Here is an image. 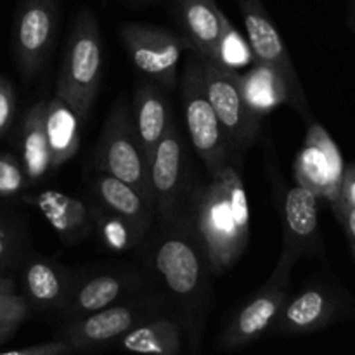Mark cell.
Instances as JSON below:
<instances>
[{"instance_id":"obj_1","label":"cell","mask_w":355,"mask_h":355,"mask_svg":"<svg viewBox=\"0 0 355 355\" xmlns=\"http://www.w3.org/2000/svg\"><path fill=\"white\" fill-rule=\"evenodd\" d=\"M139 248L144 270L172 302L193 355H198L214 305L215 274L189 210L175 220H155Z\"/></svg>"},{"instance_id":"obj_2","label":"cell","mask_w":355,"mask_h":355,"mask_svg":"<svg viewBox=\"0 0 355 355\" xmlns=\"http://www.w3.org/2000/svg\"><path fill=\"white\" fill-rule=\"evenodd\" d=\"M189 215L207 250L215 276L227 272L246 252L250 241V205L239 166L200 179L189 203Z\"/></svg>"},{"instance_id":"obj_3","label":"cell","mask_w":355,"mask_h":355,"mask_svg":"<svg viewBox=\"0 0 355 355\" xmlns=\"http://www.w3.org/2000/svg\"><path fill=\"white\" fill-rule=\"evenodd\" d=\"M163 314H175V311L168 297L156 288L85 318L64 322L55 338L68 343L76 355L103 352L114 349V345L139 324Z\"/></svg>"},{"instance_id":"obj_4","label":"cell","mask_w":355,"mask_h":355,"mask_svg":"<svg viewBox=\"0 0 355 355\" xmlns=\"http://www.w3.org/2000/svg\"><path fill=\"white\" fill-rule=\"evenodd\" d=\"M103 40L99 23L90 9H82L73 21L62 52L55 96L69 104L82 123L96 103L103 80Z\"/></svg>"},{"instance_id":"obj_5","label":"cell","mask_w":355,"mask_h":355,"mask_svg":"<svg viewBox=\"0 0 355 355\" xmlns=\"http://www.w3.org/2000/svg\"><path fill=\"white\" fill-rule=\"evenodd\" d=\"M198 182L200 177L191 156L189 139L173 120L149 156V193L155 220H175L187 214Z\"/></svg>"},{"instance_id":"obj_6","label":"cell","mask_w":355,"mask_h":355,"mask_svg":"<svg viewBox=\"0 0 355 355\" xmlns=\"http://www.w3.org/2000/svg\"><path fill=\"white\" fill-rule=\"evenodd\" d=\"M179 87L184 104L187 139L205 165L207 175H214L225 165L234 163V158L224 128L205 92L203 58L196 52H189Z\"/></svg>"},{"instance_id":"obj_7","label":"cell","mask_w":355,"mask_h":355,"mask_svg":"<svg viewBox=\"0 0 355 355\" xmlns=\"http://www.w3.org/2000/svg\"><path fill=\"white\" fill-rule=\"evenodd\" d=\"M293 267V260L284 255L279 257L269 279L229 315L220 336L217 338L218 350L236 352L255 343L262 336L270 335L281 309L290 298Z\"/></svg>"},{"instance_id":"obj_8","label":"cell","mask_w":355,"mask_h":355,"mask_svg":"<svg viewBox=\"0 0 355 355\" xmlns=\"http://www.w3.org/2000/svg\"><path fill=\"white\" fill-rule=\"evenodd\" d=\"M94 172L107 173L130 184L151 200L149 158L135 134L128 101L120 97L111 107L92 155ZM153 203V201H151Z\"/></svg>"},{"instance_id":"obj_9","label":"cell","mask_w":355,"mask_h":355,"mask_svg":"<svg viewBox=\"0 0 355 355\" xmlns=\"http://www.w3.org/2000/svg\"><path fill=\"white\" fill-rule=\"evenodd\" d=\"M239 76L234 69L203 58L205 92L224 128L236 166H241L243 156L260 134V118L246 103Z\"/></svg>"},{"instance_id":"obj_10","label":"cell","mask_w":355,"mask_h":355,"mask_svg":"<svg viewBox=\"0 0 355 355\" xmlns=\"http://www.w3.org/2000/svg\"><path fill=\"white\" fill-rule=\"evenodd\" d=\"M120 38L142 78L168 90L175 89L180 58L191 52V44L182 35L153 24L127 23L120 28Z\"/></svg>"},{"instance_id":"obj_11","label":"cell","mask_w":355,"mask_h":355,"mask_svg":"<svg viewBox=\"0 0 355 355\" xmlns=\"http://www.w3.org/2000/svg\"><path fill=\"white\" fill-rule=\"evenodd\" d=\"M238 6L246 28V40L252 49L255 62L272 69L283 80L290 94V106L304 116H309L304 87L298 78L290 52L276 24L263 7L262 0H238Z\"/></svg>"},{"instance_id":"obj_12","label":"cell","mask_w":355,"mask_h":355,"mask_svg":"<svg viewBox=\"0 0 355 355\" xmlns=\"http://www.w3.org/2000/svg\"><path fill=\"white\" fill-rule=\"evenodd\" d=\"M151 290H156V284L144 269L76 274L71 297L58 315L64 324Z\"/></svg>"},{"instance_id":"obj_13","label":"cell","mask_w":355,"mask_h":355,"mask_svg":"<svg viewBox=\"0 0 355 355\" xmlns=\"http://www.w3.org/2000/svg\"><path fill=\"white\" fill-rule=\"evenodd\" d=\"M58 0H21L14 19V58L17 69L31 82L44 69L58 30Z\"/></svg>"},{"instance_id":"obj_14","label":"cell","mask_w":355,"mask_h":355,"mask_svg":"<svg viewBox=\"0 0 355 355\" xmlns=\"http://www.w3.org/2000/svg\"><path fill=\"white\" fill-rule=\"evenodd\" d=\"M283 218V252L295 263L305 255L321 250L319 229V196L307 186L298 182L284 193L281 201Z\"/></svg>"},{"instance_id":"obj_15","label":"cell","mask_w":355,"mask_h":355,"mask_svg":"<svg viewBox=\"0 0 355 355\" xmlns=\"http://www.w3.org/2000/svg\"><path fill=\"white\" fill-rule=\"evenodd\" d=\"M345 309L338 291L328 286H309L286 300L270 335L297 336L319 331L333 324Z\"/></svg>"},{"instance_id":"obj_16","label":"cell","mask_w":355,"mask_h":355,"mask_svg":"<svg viewBox=\"0 0 355 355\" xmlns=\"http://www.w3.org/2000/svg\"><path fill=\"white\" fill-rule=\"evenodd\" d=\"M76 272L55 260L35 255L21 267L23 297L31 311L61 312L75 288Z\"/></svg>"},{"instance_id":"obj_17","label":"cell","mask_w":355,"mask_h":355,"mask_svg":"<svg viewBox=\"0 0 355 355\" xmlns=\"http://www.w3.org/2000/svg\"><path fill=\"white\" fill-rule=\"evenodd\" d=\"M343 172L345 166L336 144L324 128L312 125L305 151L298 162V182L314 191L319 198H326L331 205L340 198Z\"/></svg>"},{"instance_id":"obj_18","label":"cell","mask_w":355,"mask_h":355,"mask_svg":"<svg viewBox=\"0 0 355 355\" xmlns=\"http://www.w3.org/2000/svg\"><path fill=\"white\" fill-rule=\"evenodd\" d=\"M23 200L33 205L47 218L62 245L73 246L94 232L89 201L68 196L61 191L24 194Z\"/></svg>"},{"instance_id":"obj_19","label":"cell","mask_w":355,"mask_h":355,"mask_svg":"<svg viewBox=\"0 0 355 355\" xmlns=\"http://www.w3.org/2000/svg\"><path fill=\"white\" fill-rule=\"evenodd\" d=\"M130 110L135 134L141 142L142 151L149 158L156 144L162 141L172 121L175 120L166 89L153 80H139L137 85L134 87Z\"/></svg>"},{"instance_id":"obj_20","label":"cell","mask_w":355,"mask_h":355,"mask_svg":"<svg viewBox=\"0 0 355 355\" xmlns=\"http://www.w3.org/2000/svg\"><path fill=\"white\" fill-rule=\"evenodd\" d=\"M87 186L90 200L113 214L128 218L146 232L155 224L156 215L151 200L130 184L107 173L94 172L87 179Z\"/></svg>"},{"instance_id":"obj_21","label":"cell","mask_w":355,"mask_h":355,"mask_svg":"<svg viewBox=\"0 0 355 355\" xmlns=\"http://www.w3.org/2000/svg\"><path fill=\"white\" fill-rule=\"evenodd\" d=\"M175 16L191 52L205 59L214 58L224 17L215 0H175Z\"/></svg>"},{"instance_id":"obj_22","label":"cell","mask_w":355,"mask_h":355,"mask_svg":"<svg viewBox=\"0 0 355 355\" xmlns=\"http://www.w3.org/2000/svg\"><path fill=\"white\" fill-rule=\"evenodd\" d=\"M184 328L175 314H163L142 322L123 336L114 349L139 355H179Z\"/></svg>"},{"instance_id":"obj_23","label":"cell","mask_w":355,"mask_h":355,"mask_svg":"<svg viewBox=\"0 0 355 355\" xmlns=\"http://www.w3.org/2000/svg\"><path fill=\"white\" fill-rule=\"evenodd\" d=\"M47 101H38L28 110L19 132L21 163L30 186L42 182L52 168L47 134H45Z\"/></svg>"},{"instance_id":"obj_24","label":"cell","mask_w":355,"mask_h":355,"mask_svg":"<svg viewBox=\"0 0 355 355\" xmlns=\"http://www.w3.org/2000/svg\"><path fill=\"white\" fill-rule=\"evenodd\" d=\"M82 120L71 106L55 96L47 101L45 111V134L51 151L52 168H59L76 155L80 148Z\"/></svg>"},{"instance_id":"obj_25","label":"cell","mask_w":355,"mask_h":355,"mask_svg":"<svg viewBox=\"0 0 355 355\" xmlns=\"http://www.w3.org/2000/svg\"><path fill=\"white\" fill-rule=\"evenodd\" d=\"M245 99L259 118L276 110L279 104H290V94L283 80L262 64H257L246 75L239 76Z\"/></svg>"},{"instance_id":"obj_26","label":"cell","mask_w":355,"mask_h":355,"mask_svg":"<svg viewBox=\"0 0 355 355\" xmlns=\"http://www.w3.org/2000/svg\"><path fill=\"white\" fill-rule=\"evenodd\" d=\"M90 214H92L94 232L101 239L103 246L110 252L125 253L130 250L139 248L142 239L148 232L130 222L121 215L113 214L104 207L97 205L96 201L89 200Z\"/></svg>"},{"instance_id":"obj_27","label":"cell","mask_w":355,"mask_h":355,"mask_svg":"<svg viewBox=\"0 0 355 355\" xmlns=\"http://www.w3.org/2000/svg\"><path fill=\"white\" fill-rule=\"evenodd\" d=\"M211 61H217L224 68L234 69V71H238L239 68H245V66L252 64L255 61L248 40L232 26L231 21L227 19L225 14L222 17V31L217 45H215Z\"/></svg>"},{"instance_id":"obj_28","label":"cell","mask_w":355,"mask_h":355,"mask_svg":"<svg viewBox=\"0 0 355 355\" xmlns=\"http://www.w3.org/2000/svg\"><path fill=\"white\" fill-rule=\"evenodd\" d=\"M31 309L23 295L0 293V345L30 318Z\"/></svg>"},{"instance_id":"obj_29","label":"cell","mask_w":355,"mask_h":355,"mask_svg":"<svg viewBox=\"0 0 355 355\" xmlns=\"http://www.w3.org/2000/svg\"><path fill=\"white\" fill-rule=\"evenodd\" d=\"M26 172L21 159L12 155H0V198H14L28 189Z\"/></svg>"},{"instance_id":"obj_30","label":"cell","mask_w":355,"mask_h":355,"mask_svg":"<svg viewBox=\"0 0 355 355\" xmlns=\"http://www.w3.org/2000/svg\"><path fill=\"white\" fill-rule=\"evenodd\" d=\"M23 255V243L19 234L9 225L0 224V270L10 269Z\"/></svg>"},{"instance_id":"obj_31","label":"cell","mask_w":355,"mask_h":355,"mask_svg":"<svg viewBox=\"0 0 355 355\" xmlns=\"http://www.w3.org/2000/svg\"><path fill=\"white\" fill-rule=\"evenodd\" d=\"M16 114V92L6 76H0V139L9 132Z\"/></svg>"},{"instance_id":"obj_32","label":"cell","mask_w":355,"mask_h":355,"mask_svg":"<svg viewBox=\"0 0 355 355\" xmlns=\"http://www.w3.org/2000/svg\"><path fill=\"white\" fill-rule=\"evenodd\" d=\"M0 355H76V354L73 352V349L68 345V343L55 338L54 342L38 343V345L24 347V349L9 350V352H2Z\"/></svg>"},{"instance_id":"obj_33","label":"cell","mask_w":355,"mask_h":355,"mask_svg":"<svg viewBox=\"0 0 355 355\" xmlns=\"http://www.w3.org/2000/svg\"><path fill=\"white\" fill-rule=\"evenodd\" d=\"M333 211H335L336 218L342 224L343 231H345L347 239H349L350 250H352L354 257H355V208L347 205L345 201L336 200L335 203H331Z\"/></svg>"},{"instance_id":"obj_34","label":"cell","mask_w":355,"mask_h":355,"mask_svg":"<svg viewBox=\"0 0 355 355\" xmlns=\"http://www.w3.org/2000/svg\"><path fill=\"white\" fill-rule=\"evenodd\" d=\"M338 200L345 201L347 205L355 208V163L347 166L345 172H343L342 189H340Z\"/></svg>"},{"instance_id":"obj_35","label":"cell","mask_w":355,"mask_h":355,"mask_svg":"<svg viewBox=\"0 0 355 355\" xmlns=\"http://www.w3.org/2000/svg\"><path fill=\"white\" fill-rule=\"evenodd\" d=\"M0 293H17L16 283L6 274H0Z\"/></svg>"},{"instance_id":"obj_36","label":"cell","mask_w":355,"mask_h":355,"mask_svg":"<svg viewBox=\"0 0 355 355\" xmlns=\"http://www.w3.org/2000/svg\"><path fill=\"white\" fill-rule=\"evenodd\" d=\"M132 2H146V0H132Z\"/></svg>"},{"instance_id":"obj_37","label":"cell","mask_w":355,"mask_h":355,"mask_svg":"<svg viewBox=\"0 0 355 355\" xmlns=\"http://www.w3.org/2000/svg\"><path fill=\"white\" fill-rule=\"evenodd\" d=\"M0 274H3V270H0Z\"/></svg>"}]
</instances>
